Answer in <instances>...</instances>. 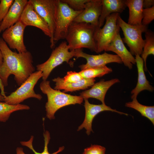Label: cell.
I'll return each instance as SVG.
<instances>
[{
  "label": "cell",
  "instance_id": "obj_23",
  "mask_svg": "<svg viewBox=\"0 0 154 154\" xmlns=\"http://www.w3.org/2000/svg\"><path fill=\"white\" fill-rule=\"evenodd\" d=\"M145 39L141 57L144 62V70H147L146 60L148 56L154 55V34L151 30L147 29L145 32Z\"/></svg>",
  "mask_w": 154,
  "mask_h": 154
},
{
  "label": "cell",
  "instance_id": "obj_37",
  "mask_svg": "<svg viewBox=\"0 0 154 154\" xmlns=\"http://www.w3.org/2000/svg\"></svg>",
  "mask_w": 154,
  "mask_h": 154
},
{
  "label": "cell",
  "instance_id": "obj_27",
  "mask_svg": "<svg viewBox=\"0 0 154 154\" xmlns=\"http://www.w3.org/2000/svg\"><path fill=\"white\" fill-rule=\"evenodd\" d=\"M67 4L70 7L75 11L83 10L86 3L90 0H60Z\"/></svg>",
  "mask_w": 154,
  "mask_h": 154
},
{
  "label": "cell",
  "instance_id": "obj_11",
  "mask_svg": "<svg viewBox=\"0 0 154 154\" xmlns=\"http://www.w3.org/2000/svg\"><path fill=\"white\" fill-rule=\"evenodd\" d=\"M75 50V57L77 58H83L86 60L85 64L79 66V67L81 70L92 67L104 66L111 63H122L121 59L117 55L109 54L106 52L102 54L91 55L84 52L82 49H77Z\"/></svg>",
  "mask_w": 154,
  "mask_h": 154
},
{
  "label": "cell",
  "instance_id": "obj_14",
  "mask_svg": "<svg viewBox=\"0 0 154 154\" xmlns=\"http://www.w3.org/2000/svg\"><path fill=\"white\" fill-rule=\"evenodd\" d=\"M19 20L26 26H31L38 28L50 39L51 38V33L48 24L35 10L28 1Z\"/></svg>",
  "mask_w": 154,
  "mask_h": 154
},
{
  "label": "cell",
  "instance_id": "obj_31",
  "mask_svg": "<svg viewBox=\"0 0 154 154\" xmlns=\"http://www.w3.org/2000/svg\"><path fill=\"white\" fill-rule=\"evenodd\" d=\"M106 148L98 145H91L84 149L82 154H105Z\"/></svg>",
  "mask_w": 154,
  "mask_h": 154
},
{
  "label": "cell",
  "instance_id": "obj_25",
  "mask_svg": "<svg viewBox=\"0 0 154 154\" xmlns=\"http://www.w3.org/2000/svg\"><path fill=\"white\" fill-rule=\"evenodd\" d=\"M112 72V69L106 65L90 68L79 72L83 78H94L101 77Z\"/></svg>",
  "mask_w": 154,
  "mask_h": 154
},
{
  "label": "cell",
  "instance_id": "obj_34",
  "mask_svg": "<svg viewBox=\"0 0 154 154\" xmlns=\"http://www.w3.org/2000/svg\"><path fill=\"white\" fill-rule=\"evenodd\" d=\"M16 154H26L23 151V149L21 147H17L16 149Z\"/></svg>",
  "mask_w": 154,
  "mask_h": 154
},
{
  "label": "cell",
  "instance_id": "obj_6",
  "mask_svg": "<svg viewBox=\"0 0 154 154\" xmlns=\"http://www.w3.org/2000/svg\"><path fill=\"white\" fill-rule=\"evenodd\" d=\"M42 76L41 71L35 72L16 90L9 95L5 97L3 102L10 105H16L20 104L25 100L30 98L40 100L42 96L35 92L34 88Z\"/></svg>",
  "mask_w": 154,
  "mask_h": 154
},
{
  "label": "cell",
  "instance_id": "obj_21",
  "mask_svg": "<svg viewBox=\"0 0 154 154\" xmlns=\"http://www.w3.org/2000/svg\"><path fill=\"white\" fill-rule=\"evenodd\" d=\"M143 0H125L129 9L128 24L133 25H142Z\"/></svg>",
  "mask_w": 154,
  "mask_h": 154
},
{
  "label": "cell",
  "instance_id": "obj_7",
  "mask_svg": "<svg viewBox=\"0 0 154 154\" xmlns=\"http://www.w3.org/2000/svg\"><path fill=\"white\" fill-rule=\"evenodd\" d=\"M75 55V50L70 51L67 42L62 41L53 50L46 61L36 66L37 70L42 72L43 80H47L53 69L64 62L69 63L70 59Z\"/></svg>",
  "mask_w": 154,
  "mask_h": 154
},
{
  "label": "cell",
  "instance_id": "obj_24",
  "mask_svg": "<svg viewBox=\"0 0 154 154\" xmlns=\"http://www.w3.org/2000/svg\"><path fill=\"white\" fill-rule=\"evenodd\" d=\"M30 107L25 104H19L13 105L4 102H0V122H5L9 119L11 115L17 111L29 110Z\"/></svg>",
  "mask_w": 154,
  "mask_h": 154
},
{
  "label": "cell",
  "instance_id": "obj_30",
  "mask_svg": "<svg viewBox=\"0 0 154 154\" xmlns=\"http://www.w3.org/2000/svg\"><path fill=\"white\" fill-rule=\"evenodd\" d=\"M83 78L79 72L70 71L67 72L62 79L64 82L70 83L78 82Z\"/></svg>",
  "mask_w": 154,
  "mask_h": 154
},
{
  "label": "cell",
  "instance_id": "obj_22",
  "mask_svg": "<svg viewBox=\"0 0 154 154\" xmlns=\"http://www.w3.org/2000/svg\"><path fill=\"white\" fill-rule=\"evenodd\" d=\"M132 101L126 102L125 106L135 110L143 116L149 119L154 125V106L144 105L140 104L137 98H134Z\"/></svg>",
  "mask_w": 154,
  "mask_h": 154
},
{
  "label": "cell",
  "instance_id": "obj_19",
  "mask_svg": "<svg viewBox=\"0 0 154 154\" xmlns=\"http://www.w3.org/2000/svg\"><path fill=\"white\" fill-rule=\"evenodd\" d=\"M127 7L125 0H102L101 14L98 27L103 25L106 18L113 13H121Z\"/></svg>",
  "mask_w": 154,
  "mask_h": 154
},
{
  "label": "cell",
  "instance_id": "obj_26",
  "mask_svg": "<svg viewBox=\"0 0 154 154\" xmlns=\"http://www.w3.org/2000/svg\"><path fill=\"white\" fill-rule=\"evenodd\" d=\"M44 140V147L43 151L41 153L37 152L34 149L33 142L34 139V136H31L29 139L27 141H21V144L23 146H25L29 148L35 154H57L62 151L64 149V147L62 146L59 147L58 149L56 151L52 153H50L48 150V145L50 139V135L48 131H46L43 133Z\"/></svg>",
  "mask_w": 154,
  "mask_h": 154
},
{
  "label": "cell",
  "instance_id": "obj_29",
  "mask_svg": "<svg viewBox=\"0 0 154 154\" xmlns=\"http://www.w3.org/2000/svg\"><path fill=\"white\" fill-rule=\"evenodd\" d=\"M14 0H1L0 1V25L7 14Z\"/></svg>",
  "mask_w": 154,
  "mask_h": 154
},
{
  "label": "cell",
  "instance_id": "obj_18",
  "mask_svg": "<svg viewBox=\"0 0 154 154\" xmlns=\"http://www.w3.org/2000/svg\"><path fill=\"white\" fill-rule=\"evenodd\" d=\"M136 64L138 72V79L135 87L131 92V98L132 99L137 98L138 94L144 90L152 92L154 87L150 84L145 76L144 70V62L140 55H135Z\"/></svg>",
  "mask_w": 154,
  "mask_h": 154
},
{
  "label": "cell",
  "instance_id": "obj_1",
  "mask_svg": "<svg viewBox=\"0 0 154 154\" xmlns=\"http://www.w3.org/2000/svg\"><path fill=\"white\" fill-rule=\"evenodd\" d=\"M0 49L3 58L0 66V79L4 86H8V78L12 74L20 86L35 70L31 53L27 51L21 53L13 51L1 37Z\"/></svg>",
  "mask_w": 154,
  "mask_h": 154
},
{
  "label": "cell",
  "instance_id": "obj_32",
  "mask_svg": "<svg viewBox=\"0 0 154 154\" xmlns=\"http://www.w3.org/2000/svg\"><path fill=\"white\" fill-rule=\"evenodd\" d=\"M154 0H144L143 3V9H147L154 6Z\"/></svg>",
  "mask_w": 154,
  "mask_h": 154
},
{
  "label": "cell",
  "instance_id": "obj_3",
  "mask_svg": "<svg viewBox=\"0 0 154 154\" xmlns=\"http://www.w3.org/2000/svg\"><path fill=\"white\" fill-rule=\"evenodd\" d=\"M39 86L42 93L47 96L45 110L46 116L50 120L54 119L55 113L60 108L72 104H81L84 100L80 96L71 95L52 88L48 80H43Z\"/></svg>",
  "mask_w": 154,
  "mask_h": 154
},
{
  "label": "cell",
  "instance_id": "obj_16",
  "mask_svg": "<svg viewBox=\"0 0 154 154\" xmlns=\"http://www.w3.org/2000/svg\"><path fill=\"white\" fill-rule=\"evenodd\" d=\"M118 78H114L108 81L102 80L94 83L90 88L85 90L80 94V96L84 99L92 98L100 101L102 104H105V98L108 89L114 84L120 82Z\"/></svg>",
  "mask_w": 154,
  "mask_h": 154
},
{
  "label": "cell",
  "instance_id": "obj_15",
  "mask_svg": "<svg viewBox=\"0 0 154 154\" xmlns=\"http://www.w3.org/2000/svg\"><path fill=\"white\" fill-rule=\"evenodd\" d=\"M118 31L114 38L106 48L105 51H111L116 53L121 59L124 65L129 69L136 64L135 58L127 49Z\"/></svg>",
  "mask_w": 154,
  "mask_h": 154
},
{
  "label": "cell",
  "instance_id": "obj_2",
  "mask_svg": "<svg viewBox=\"0 0 154 154\" xmlns=\"http://www.w3.org/2000/svg\"><path fill=\"white\" fill-rule=\"evenodd\" d=\"M96 27L90 24L73 22L65 39L70 51L85 48L96 53L94 34Z\"/></svg>",
  "mask_w": 154,
  "mask_h": 154
},
{
  "label": "cell",
  "instance_id": "obj_13",
  "mask_svg": "<svg viewBox=\"0 0 154 154\" xmlns=\"http://www.w3.org/2000/svg\"><path fill=\"white\" fill-rule=\"evenodd\" d=\"M102 0H90L85 4L84 9L74 19L76 23H85L98 27L101 14Z\"/></svg>",
  "mask_w": 154,
  "mask_h": 154
},
{
  "label": "cell",
  "instance_id": "obj_12",
  "mask_svg": "<svg viewBox=\"0 0 154 154\" xmlns=\"http://www.w3.org/2000/svg\"><path fill=\"white\" fill-rule=\"evenodd\" d=\"M85 102L84 107L85 110V118L82 123L78 127L77 131H80L83 128L86 130V133L88 135L91 132H93L92 129V121L95 116L100 113L105 111H110L115 112L120 114L127 116L128 114L112 108L105 104H94L90 103L87 99H84Z\"/></svg>",
  "mask_w": 154,
  "mask_h": 154
},
{
  "label": "cell",
  "instance_id": "obj_28",
  "mask_svg": "<svg viewBox=\"0 0 154 154\" xmlns=\"http://www.w3.org/2000/svg\"><path fill=\"white\" fill-rule=\"evenodd\" d=\"M154 19V6L147 9H143L142 24L147 26Z\"/></svg>",
  "mask_w": 154,
  "mask_h": 154
},
{
  "label": "cell",
  "instance_id": "obj_33",
  "mask_svg": "<svg viewBox=\"0 0 154 154\" xmlns=\"http://www.w3.org/2000/svg\"><path fill=\"white\" fill-rule=\"evenodd\" d=\"M0 89L1 94L5 97L6 96L4 90V86L0 79Z\"/></svg>",
  "mask_w": 154,
  "mask_h": 154
},
{
  "label": "cell",
  "instance_id": "obj_17",
  "mask_svg": "<svg viewBox=\"0 0 154 154\" xmlns=\"http://www.w3.org/2000/svg\"><path fill=\"white\" fill-rule=\"evenodd\" d=\"M27 0H15L6 16L0 25V33L19 21Z\"/></svg>",
  "mask_w": 154,
  "mask_h": 154
},
{
  "label": "cell",
  "instance_id": "obj_8",
  "mask_svg": "<svg viewBox=\"0 0 154 154\" xmlns=\"http://www.w3.org/2000/svg\"><path fill=\"white\" fill-rule=\"evenodd\" d=\"M118 13H113L106 19L105 25L102 28L96 27L94 38L97 49L96 53L105 51L111 42L120 28L117 24Z\"/></svg>",
  "mask_w": 154,
  "mask_h": 154
},
{
  "label": "cell",
  "instance_id": "obj_35",
  "mask_svg": "<svg viewBox=\"0 0 154 154\" xmlns=\"http://www.w3.org/2000/svg\"><path fill=\"white\" fill-rule=\"evenodd\" d=\"M3 61V56L1 52L0 49V66L1 65Z\"/></svg>",
  "mask_w": 154,
  "mask_h": 154
},
{
  "label": "cell",
  "instance_id": "obj_4",
  "mask_svg": "<svg viewBox=\"0 0 154 154\" xmlns=\"http://www.w3.org/2000/svg\"><path fill=\"white\" fill-rule=\"evenodd\" d=\"M117 24L122 31L124 36L122 40L129 47L131 54L141 55L144 44L142 34L147 30V27L142 24L137 25H129L121 18L119 14L117 17Z\"/></svg>",
  "mask_w": 154,
  "mask_h": 154
},
{
  "label": "cell",
  "instance_id": "obj_36",
  "mask_svg": "<svg viewBox=\"0 0 154 154\" xmlns=\"http://www.w3.org/2000/svg\"><path fill=\"white\" fill-rule=\"evenodd\" d=\"M4 97L1 94L0 92V102H3Z\"/></svg>",
  "mask_w": 154,
  "mask_h": 154
},
{
  "label": "cell",
  "instance_id": "obj_10",
  "mask_svg": "<svg viewBox=\"0 0 154 154\" xmlns=\"http://www.w3.org/2000/svg\"><path fill=\"white\" fill-rule=\"evenodd\" d=\"M26 27L19 20L3 32L2 38L10 49L16 50L19 53L27 51L23 39L24 30Z\"/></svg>",
  "mask_w": 154,
  "mask_h": 154
},
{
  "label": "cell",
  "instance_id": "obj_5",
  "mask_svg": "<svg viewBox=\"0 0 154 154\" xmlns=\"http://www.w3.org/2000/svg\"><path fill=\"white\" fill-rule=\"evenodd\" d=\"M82 11H75L66 3L58 0L53 38L55 44L60 40L65 39L70 25Z\"/></svg>",
  "mask_w": 154,
  "mask_h": 154
},
{
  "label": "cell",
  "instance_id": "obj_20",
  "mask_svg": "<svg viewBox=\"0 0 154 154\" xmlns=\"http://www.w3.org/2000/svg\"><path fill=\"white\" fill-rule=\"evenodd\" d=\"M52 80L55 83L54 89L63 90V92L65 93L85 90L92 86L94 84L96 80L94 78H83L77 82L67 83L63 81L62 78L58 77L54 78Z\"/></svg>",
  "mask_w": 154,
  "mask_h": 154
},
{
  "label": "cell",
  "instance_id": "obj_9",
  "mask_svg": "<svg viewBox=\"0 0 154 154\" xmlns=\"http://www.w3.org/2000/svg\"><path fill=\"white\" fill-rule=\"evenodd\" d=\"M58 0H29L37 12L48 24L51 34L50 39V47L54 48L53 41L55 29V19Z\"/></svg>",
  "mask_w": 154,
  "mask_h": 154
}]
</instances>
